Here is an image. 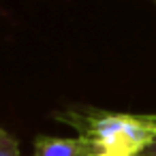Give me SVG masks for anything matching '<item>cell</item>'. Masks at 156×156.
<instances>
[{
	"instance_id": "obj_1",
	"label": "cell",
	"mask_w": 156,
	"mask_h": 156,
	"mask_svg": "<svg viewBox=\"0 0 156 156\" xmlns=\"http://www.w3.org/2000/svg\"><path fill=\"white\" fill-rule=\"evenodd\" d=\"M81 141L88 156H141L156 141V122L150 115L103 109H69L58 115Z\"/></svg>"
},
{
	"instance_id": "obj_2",
	"label": "cell",
	"mask_w": 156,
	"mask_h": 156,
	"mask_svg": "<svg viewBox=\"0 0 156 156\" xmlns=\"http://www.w3.org/2000/svg\"><path fill=\"white\" fill-rule=\"evenodd\" d=\"M32 156H88L81 141L77 137H47L41 135L34 141V154Z\"/></svg>"
},
{
	"instance_id": "obj_3",
	"label": "cell",
	"mask_w": 156,
	"mask_h": 156,
	"mask_svg": "<svg viewBox=\"0 0 156 156\" xmlns=\"http://www.w3.org/2000/svg\"><path fill=\"white\" fill-rule=\"evenodd\" d=\"M0 156H22L17 139L2 128H0Z\"/></svg>"
},
{
	"instance_id": "obj_4",
	"label": "cell",
	"mask_w": 156,
	"mask_h": 156,
	"mask_svg": "<svg viewBox=\"0 0 156 156\" xmlns=\"http://www.w3.org/2000/svg\"><path fill=\"white\" fill-rule=\"evenodd\" d=\"M152 118H154V122H156V113H152ZM141 156H156V141H154V143H152V145H150Z\"/></svg>"
}]
</instances>
